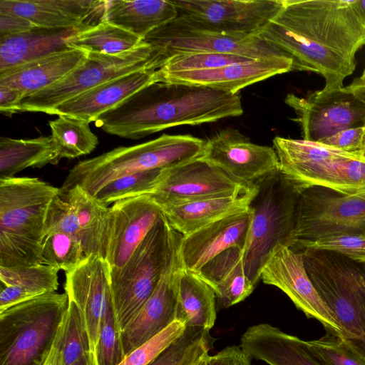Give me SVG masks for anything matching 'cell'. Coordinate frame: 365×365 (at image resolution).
<instances>
[{
  "mask_svg": "<svg viewBox=\"0 0 365 365\" xmlns=\"http://www.w3.org/2000/svg\"><path fill=\"white\" fill-rule=\"evenodd\" d=\"M257 36L292 60V71H312L322 89L343 88L365 46V14L359 0H283L275 19Z\"/></svg>",
  "mask_w": 365,
  "mask_h": 365,
  "instance_id": "6da1fadb",
  "label": "cell"
},
{
  "mask_svg": "<svg viewBox=\"0 0 365 365\" xmlns=\"http://www.w3.org/2000/svg\"><path fill=\"white\" fill-rule=\"evenodd\" d=\"M243 113L240 95L205 86L155 81L96 121L105 132L138 140L160 130Z\"/></svg>",
  "mask_w": 365,
  "mask_h": 365,
  "instance_id": "7a4b0ae2",
  "label": "cell"
},
{
  "mask_svg": "<svg viewBox=\"0 0 365 365\" xmlns=\"http://www.w3.org/2000/svg\"><path fill=\"white\" fill-rule=\"evenodd\" d=\"M59 192L38 178L0 179V267L41 264L47 212Z\"/></svg>",
  "mask_w": 365,
  "mask_h": 365,
  "instance_id": "3957f363",
  "label": "cell"
},
{
  "mask_svg": "<svg viewBox=\"0 0 365 365\" xmlns=\"http://www.w3.org/2000/svg\"><path fill=\"white\" fill-rule=\"evenodd\" d=\"M205 141L190 135L163 134L129 147H118L80 161L68 172L61 189L80 186L92 196L121 176L154 169H171L202 155Z\"/></svg>",
  "mask_w": 365,
  "mask_h": 365,
  "instance_id": "277c9868",
  "label": "cell"
},
{
  "mask_svg": "<svg viewBox=\"0 0 365 365\" xmlns=\"http://www.w3.org/2000/svg\"><path fill=\"white\" fill-rule=\"evenodd\" d=\"M298 251L314 287L341 328L338 338L365 361V263L332 252Z\"/></svg>",
  "mask_w": 365,
  "mask_h": 365,
  "instance_id": "5b68a950",
  "label": "cell"
},
{
  "mask_svg": "<svg viewBox=\"0 0 365 365\" xmlns=\"http://www.w3.org/2000/svg\"><path fill=\"white\" fill-rule=\"evenodd\" d=\"M255 185L257 191L249 205L252 222L243 257L245 274L256 286L274 248L288 244L301 188L280 170Z\"/></svg>",
  "mask_w": 365,
  "mask_h": 365,
  "instance_id": "8992f818",
  "label": "cell"
},
{
  "mask_svg": "<svg viewBox=\"0 0 365 365\" xmlns=\"http://www.w3.org/2000/svg\"><path fill=\"white\" fill-rule=\"evenodd\" d=\"M68 304L46 293L0 313V365H43Z\"/></svg>",
  "mask_w": 365,
  "mask_h": 365,
  "instance_id": "52a82bcc",
  "label": "cell"
},
{
  "mask_svg": "<svg viewBox=\"0 0 365 365\" xmlns=\"http://www.w3.org/2000/svg\"><path fill=\"white\" fill-rule=\"evenodd\" d=\"M148 68L158 69L159 62L155 51L143 41L133 49L118 54L88 52L84 61L60 81L23 98L17 113L48 114L60 104L100 84Z\"/></svg>",
  "mask_w": 365,
  "mask_h": 365,
  "instance_id": "ba28073f",
  "label": "cell"
},
{
  "mask_svg": "<svg viewBox=\"0 0 365 365\" xmlns=\"http://www.w3.org/2000/svg\"><path fill=\"white\" fill-rule=\"evenodd\" d=\"M170 227L164 217L150 230L125 266L110 272L115 314L120 333L143 307L160 279L168 250Z\"/></svg>",
  "mask_w": 365,
  "mask_h": 365,
  "instance_id": "9c48e42d",
  "label": "cell"
},
{
  "mask_svg": "<svg viewBox=\"0 0 365 365\" xmlns=\"http://www.w3.org/2000/svg\"><path fill=\"white\" fill-rule=\"evenodd\" d=\"M178 15L170 21L191 30L233 36L259 34L279 14L283 0H171Z\"/></svg>",
  "mask_w": 365,
  "mask_h": 365,
  "instance_id": "30bf717a",
  "label": "cell"
},
{
  "mask_svg": "<svg viewBox=\"0 0 365 365\" xmlns=\"http://www.w3.org/2000/svg\"><path fill=\"white\" fill-rule=\"evenodd\" d=\"M342 234H365V192L345 195L320 186L302 188L287 246Z\"/></svg>",
  "mask_w": 365,
  "mask_h": 365,
  "instance_id": "8fae6325",
  "label": "cell"
},
{
  "mask_svg": "<svg viewBox=\"0 0 365 365\" xmlns=\"http://www.w3.org/2000/svg\"><path fill=\"white\" fill-rule=\"evenodd\" d=\"M142 41L155 51L160 67L170 57L185 53H231L252 59L289 57L257 36H233L191 30L171 22L155 29Z\"/></svg>",
  "mask_w": 365,
  "mask_h": 365,
  "instance_id": "7c38bea8",
  "label": "cell"
},
{
  "mask_svg": "<svg viewBox=\"0 0 365 365\" xmlns=\"http://www.w3.org/2000/svg\"><path fill=\"white\" fill-rule=\"evenodd\" d=\"M284 102L294 111L293 120L300 125L305 140L320 142L365 123V103L344 86L329 92L314 91L304 96L289 93Z\"/></svg>",
  "mask_w": 365,
  "mask_h": 365,
  "instance_id": "4fadbf2b",
  "label": "cell"
},
{
  "mask_svg": "<svg viewBox=\"0 0 365 365\" xmlns=\"http://www.w3.org/2000/svg\"><path fill=\"white\" fill-rule=\"evenodd\" d=\"M182 237L170 226L168 250L160 279L138 313L121 331L125 356L176 321L178 287L183 270L180 255Z\"/></svg>",
  "mask_w": 365,
  "mask_h": 365,
  "instance_id": "5bb4252c",
  "label": "cell"
},
{
  "mask_svg": "<svg viewBox=\"0 0 365 365\" xmlns=\"http://www.w3.org/2000/svg\"><path fill=\"white\" fill-rule=\"evenodd\" d=\"M108 210L78 185L66 191L60 188L48 207L44 235L56 231L69 234L80 242L87 257L105 259Z\"/></svg>",
  "mask_w": 365,
  "mask_h": 365,
  "instance_id": "9a60e30c",
  "label": "cell"
},
{
  "mask_svg": "<svg viewBox=\"0 0 365 365\" xmlns=\"http://www.w3.org/2000/svg\"><path fill=\"white\" fill-rule=\"evenodd\" d=\"M260 279L284 292L297 308L320 322L329 334L340 337L341 328L310 279L301 252L278 245L264 264Z\"/></svg>",
  "mask_w": 365,
  "mask_h": 365,
  "instance_id": "2e32d148",
  "label": "cell"
},
{
  "mask_svg": "<svg viewBox=\"0 0 365 365\" xmlns=\"http://www.w3.org/2000/svg\"><path fill=\"white\" fill-rule=\"evenodd\" d=\"M164 217L162 207L150 195L120 200L109 207L105 259L110 272L125 266L150 230Z\"/></svg>",
  "mask_w": 365,
  "mask_h": 365,
  "instance_id": "e0dca14e",
  "label": "cell"
},
{
  "mask_svg": "<svg viewBox=\"0 0 365 365\" xmlns=\"http://www.w3.org/2000/svg\"><path fill=\"white\" fill-rule=\"evenodd\" d=\"M200 158L249 186L279 170L274 148L253 143L232 128L224 129L205 141Z\"/></svg>",
  "mask_w": 365,
  "mask_h": 365,
  "instance_id": "ac0fdd59",
  "label": "cell"
},
{
  "mask_svg": "<svg viewBox=\"0 0 365 365\" xmlns=\"http://www.w3.org/2000/svg\"><path fill=\"white\" fill-rule=\"evenodd\" d=\"M253 186L236 181L218 167L200 158L168 169L163 181L148 195L161 207L234 195Z\"/></svg>",
  "mask_w": 365,
  "mask_h": 365,
  "instance_id": "d6986e66",
  "label": "cell"
},
{
  "mask_svg": "<svg viewBox=\"0 0 365 365\" xmlns=\"http://www.w3.org/2000/svg\"><path fill=\"white\" fill-rule=\"evenodd\" d=\"M65 274V293L81 312L96 365L95 351L101 324L113 301L109 264L105 259L92 255Z\"/></svg>",
  "mask_w": 365,
  "mask_h": 365,
  "instance_id": "ffe728a7",
  "label": "cell"
},
{
  "mask_svg": "<svg viewBox=\"0 0 365 365\" xmlns=\"http://www.w3.org/2000/svg\"><path fill=\"white\" fill-rule=\"evenodd\" d=\"M292 71L289 57L252 59L216 68L159 73L157 81L195 85L231 93L272 76Z\"/></svg>",
  "mask_w": 365,
  "mask_h": 365,
  "instance_id": "44dd1931",
  "label": "cell"
},
{
  "mask_svg": "<svg viewBox=\"0 0 365 365\" xmlns=\"http://www.w3.org/2000/svg\"><path fill=\"white\" fill-rule=\"evenodd\" d=\"M252 222L250 208L182 236L180 255L184 269L197 273L214 257L232 248L245 250Z\"/></svg>",
  "mask_w": 365,
  "mask_h": 365,
  "instance_id": "7402d4cb",
  "label": "cell"
},
{
  "mask_svg": "<svg viewBox=\"0 0 365 365\" xmlns=\"http://www.w3.org/2000/svg\"><path fill=\"white\" fill-rule=\"evenodd\" d=\"M106 0H0V13L24 18L36 27L86 29L103 21Z\"/></svg>",
  "mask_w": 365,
  "mask_h": 365,
  "instance_id": "603a6c76",
  "label": "cell"
},
{
  "mask_svg": "<svg viewBox=\"0 0 365 365\" xmlns=\"http://www.w3.org/2000/svg\"><path fill=\"white\" fill-rule=\"evenodd\" d=\"M156 71L143 68L105 82L60 104L48 114L96 122L102 114L157 81Z\"/></svg>",
  "mask_w": 365,
  "mask_h": 365,
  "instance_id": "cb8c5ba5",
  "label": "cell"
},
{
  "mask_svg": "<svg viewBox=\"0 0 365 365\" xmlns=\"http://www.w3.org/2000/svg\"><path fill=\"white\" fill-rule=\"evenodd\" d=\"M240 347L250 359L269 365H324L307 341L269 324L250 327L241 337Z\"/></svg>",
  "mask_w": 365,
  "mask_h": 365,
  "instance_id": "d4e9b609",
  "label": "cell"
},
{
  "mask_svg": "<svg viewBox=\"0 0 365 365\" xmlns=\"http://www.w3.org/2000/svg\"><path fill=\"white\" fill-rule=\"evenodd\" d=\"M88 52L71 48L0 72V86L14 88L25 97L60 81L86 58Z\"/></svg>",
  "mask_w": 365,
  "mask_h": 365,
  "instance_id": "484cf974",
  "label": "cell"
},
{
  "mask_svg": "<svg viewBox=\"0 0 365 365\" xmlns=\"http://www.w3.org/2000/svg\"><path fill=\"white\" fill-rule=\"evenodd\" d=\"M257 191L249 190L230 196L217 197L161 206L171 227L182 236L249 207Z\"/></svg>",
  "mask_w": 365,
  "mask_h": 365,
  "instance_id": "4316f807",
  "label": "cell"
},
{
  "mask_svg": "<svg viewBox=\"0 0 365 365\" xmlns=\"http://www.w3.org/2000/svg\"><path fill=\"white\" fill-rule=\"evenodd\" d=\"M282 173L301 188L320 186L345 195L365 192V156L326 160Z\"/></svg>",
  "mask_w": 365,
  "mask_h": 365,
  "instance_id": "83f0119b",
  "label": "cell"
},
{
  "mask_svg": "<svg viewBox=\"0 0 365 365\" xmlns=\"http://www.w3.org/2000/svg\"><path fill=\"white\" fill-rule=\"evenodd\" d=\"M83 30L35 27L20 34L0 36V72L71 48L68 45L69 38Z\"/></svg>",
  "mask_w": 365,
  "mask_h": 365,
  "instance_id": "f1b7e54d",
  "label": "cell"
},
{
  "mask_svg": "<svg viewBox=\"0 0 365 365\" xmlns=\"http://www.w3.org/2000/svg\"><path fill=\"white\" fill-rule=\"evenodd\" d=\"M244 250L230 248L208 262L197 274L215 291L218 304L227 308L247 298L255 286L244 267Z\"/></svg>",
  "mask_w": 365,
  "mask_h": 365,
  "instance_id": "f546056e",
  "label": "cell"
},
{
  "mask_svg": "<svg viewBox=\"0 0 365 365\" xmlns=\"http://www.w3.org/2000/svg\"><path fill=\"white\" fill-rule=\"evenodd\" d=\"M178 15L171 0H106L103 21L119 26L142 39Z\"/></svg>",
  "mask_w": 365,
  "mask_h": 365,
  "instance_id": "4dcf8cb0",
  "label": "cell"
},
{
  "mask_svg": "<svg viewBox=\"0 0 365 365\" xmlns=\"http://www.w3.org/2000/svg\"><path fill=\"white\" fill-rule=\"evenodd\" d=\"M61 159L51 135L31 139L0 138V179L14 177L28 168L56 165Z\"/></svg>",
  "mask_w": 365,
  "mask_h": 365,
  "instance_id": "1f68e13d",
  "label": "cell"
},
{
  "mask_svg": "<svg viewBox=\"0 0 365 365\" xmlns=\"http://www.w3.org/2000/svg\"><path fill=\"white\" fill-rule=\"evenodd\" d=\"M216 294L197 274L183 269L179 282L176 321L210 330L215 323Z\"/></svg>",
  "mask_w": 365,
  "mask_h": 365,
  "instance_id": "d6a6232c",
  "label": "cell"
},
{
  "mask_svg": "<svg viewBox=\"0 0 365 365\" xmlns=\"http://www.w3.org/2000/svg\"><path fill=\"white\" fill-rule=\"evenodd\" d=\"M81 359L89 360L95 365L83 316L76 304L68 299L67 309L43 365H71Z\"/></svg>",
  "mask_w": 365,
  "mask_h": 365,
  "instance_id": "836d02e7",
  "label": "cell"
},
{
  "mask_svg": "<svg viewBox=\"0 0 365 365\" xmlns=\"http://www.w3.org/2000/svg\"><path fill=\"white\" fill-rule=\"evenodd\" d=\"M142 38L119 26L103 21L69 38L71 48L104 54H118L130 51Z\"/></svg>",
  "mask_w": 365,
  "mask_h": 365,
  "instance_id": "e575fe53",
  "label": "cell"
},
{
  "mask_svg": "<svg viewBox=\"0 0 365 365\" xmlns=\"http://www.w3.org/2000/svg\"><path fill=\"white\" fill-rule=\"evenodd\" d=\"M48 125L61 158L71 159L88 155L98 143L97 135L85 120L58 115Z\"/></svg>",
  "mask_w": 365,
  "mask_h": 365,
  "instance_id": "d590c367",
  "label": "cell"
},
{
  "mask_svg": "<svg viewBox=\"0 0 365 365\" xmlns=\"http://www.w3.org/2000/svg\"><path fill=\"white\" fill-rule=\"evenodd\" d=\"M212 342L210 330L186 327L182 334L148 365H195L208 355Z\"/></svg>",
  "mask_w": 365,
  "mask_h": 365,
  "instance_id": "8d00e7d4",
  "label": "cell"
},
{
  "mask_svg": "<svg viewBox=\"0 0 365 365\" xmlns=\"http://www.w3.org/2000/svg\"><path fill=\"white\" fill-rule=\"evenodd\" d=\"M168 170L154 169L121 176L106 184L93 196L108 207L120 200L150 194L163 181Z\"/></svg>",
  "mask_w": 365,
  "mask_h": 365,
  "instance_id": "74e56055",
  "label": "cell"
},
{
  "mask_svg": "<svg viewBox=\"0 0 365 365\" xmlns=\"http://www.w3.org/2000/svg\"><path fill=\"white\" fill-rule=\"evenodd\" d=\"M59 269L43 264L0 267V282L7 286H16L35 297L56 292L58 287Z\"/></svg>",
  "mask_w": 365,
  "mask_h": 365,
  "instance_id": "f35d334b",
  "label": "cell"
},
{
  "mask_svg": "<svg viewBox=\"0 0 365 365\" xmlns=\"http://www.w3.org/2000/svg\"><path fill=\"white\" fill-rule=\"evenodd\" d=\"M87 258L80 242L63 232L46 234L42 241L41 264L69 272Z\"/></svg>",
  "mask_w": 365,
  "mask_h": 365,
  "instance_id": "ab89813d",
  "label": "cell"
},
{
  "mask_svg": "<svg viewBox=\"0 0 365 365\" xmlns=\"http://www.w3.org/2000/svg\"><path fill=\"white\" fill-rule=\"evenodd\" d=\"M252 60L231 53L195 52L174 55L157 69L159 73L207 70Z\"/></svg>",
  "mask_w": 365,
  "mask_h": 365,
  "instance_id": "60d3db41",
  "label": "cell"
},
{
  "mask_svg": "<svg viewBox=\"0 0 365 365\" xmlns=\"http://www.w3.org/2000/svg\"><path fill=\"white\" fill-rule=\"evenodd\" d=\"M294 250L332 252L359 263H365V234H342L297 242Z\"/></svg>",
  "mask_w": 365,
  "mask_h": 365,
  "instance_id": "b9f144b4",
  "label": "cell"
},
{
  "mask_svg": "<svg viewBox=\"0 0 365 365\" xmlns=\"http://www.w3.org/2000/svg\"><path fill=\"white\" fill-rule=\"evenodd\" d=\"M121 333L118 329L113 300L103 317L95 351L96 365H118L124 359Z\"/></svg>",
  "mask_w": 365,
  "mask_h": 365,
  "instance_id": "7bdbcfd3",
  "label": "cell"
},
{
  "mask_svg": "<svg viewBox=\"0 0 365 365\" xmlns=\"http://www.w3.org/2000/svg\"><path fill=\"white\" fill-rule=\"evenodd\" d=\"M185 327L180 322H173L160 333L127 354L118 365H148L182 334Z\"/></svg>",
  "mask_w": 365,
  "mask_h": 365,
  "instance_id": "ee69618b",
  "label": "cell"
},
{
  "mask_svg": "<svg viewBox=\"0 0 365 365\" xmlns=\"http://www.w3.org/2000/svg\"><path fill=\"white\" fill-rule=\"evenodd\" d=\"M313 354L324 365H365V361L347 348L333 334L307 341Z\"/></svg>",
  "mask_w": 365,
  "mask_h": 365,
  "instance_id": "f6af8a7d",
  "label": "cell"
},
{
  "mask_svg": "<svg viewBox=\"0 0 365 365\" xmlns=\"http://www.w3.org/2000/svg\"><path fill=\"white\" fill-rule=\"evenodd\" d=\"M364 131V125L353 127L341 130L319 143L343 151L363 154Z\"/></svg>",
  "mask_w": 365,
  "mask_h": 365,
  "instance_id": "bcb514c9",
  "label": "cell"
},
{
  "mask_svg": "<svg viewBox=\"0 0 365 365\" xmlns=\"http://www.w3.org/2000/svg\"><path fill=\"white\" fill-rule=\"evenodd\" d=\"M250 357L238 346L224 348L215 355L208 356L207 365H250Z\"/></svg>",
  "mask_w": 365,
  "mask_h": 365,
  "instance_id": "7dc6e473",
  "label": "cell"
},
{
  "mask_svg": "<svg viewBox=\"0 0 365 365\" xmlns=\"http://www.w3.org/2000/svg\"><path fill=\"white\" fill-rule=\"evenodd\" d=\"M0 313L7 309L36 297L31 292L16 286L0 285Z\"/></svg>",
  "mask_w": 365,
  "mask_h": 365,
  "instance_id": "c3c4849f",
  "label": "cell"
},
{
  "mask_svg": "<svg viewBox=\"0 0 365 365\" xmlns=\"http://www.w3.org/2000/svg\"><path fill=\"white\" fill-rule=\"evenodd\" d=\"M36 26L29 20L11 14L0 13V36L20 34Z\"/></svg>",
  "mask_w": 365,
  "mask_h": 365,
  "instance_id": "681fc988",
  "label": "cell"
},
{
  "mask_svg": "<svg viewBox=\"0 0 365 365\" xmlns=\"http://www.w3.org/2000/svg\"><path fill=\"white\" fill-rule=\"evenodd\" d=\"M24 95L14 88L0 86V110L1 113L11 115L17 113V108Z\"/></svg>",
  "mask_w": 365,
  "mask_h": 365,
  "instance_id": "f907efd6",
  "label": "cell"
},
{
  "mask_svg": "<svg viewBox=\"0 0 365 365\" xmlns=\"http://www.w3.org/2000/svg\"><path fill=\"white\" fill-rule=\"evenodd\" d=\"M344 88L351 93L365 91V69L359 77L356 78L349 85L344 86Z\"/></svg>",
  "mask_w": 365,
  "mask_h": 365,
  "instance_id": "816d5d0a",
  "label": "cell"
},
{
  "mask_svg": "<svg viewBox=\"0 0 365 365\" xmlns=\"http://www.w3.org/2000/svg\"><path fill=\"white\" fill-rule=\"evenodd\" d=\"M71 365H93L89 360L87 359H81L78 360Z\"/></svg>",
  "mask_w": 365,
  "mask_h": 365,
  "instance_id": "f5cc1de1",
  "label": "cell"
},
{
  "mask_svg": "<svg viewBox=\"0 0 365 365\" xmlns=\"http://www.w3.org/2000/svg\"><path fill=\"white\" fill-rule=\"evenodd\" d=\"M351 93L354 94L356 97L365 103V91H356Z\"/></svg>",
  "mask_w": 365,
  "mask_h": 365,
  "instance_id": "db71d44e",
  "label": "cell"
},
{
  "mask_svg": "<svg viewBox=\"0 0 365 365\" xmlns=\"http://www.w3.org/2000/svg\"><path fill=\"white\" fill-rule=\"evenodd\" d=\"M209 354L202 358L197 364L195 365H207V357Z\"/></svg>",
  "mask_w": 365,
  "mask_h": 365,
  "instance_id": "11a10c76",
  "label": "cell"
},
{
  "mask_svg": "<svg viewBox=\"0 0 365 365\" xmlns=\"http://www.w3.org/2000/svg\"><path fill=\"white\" fill-rule=\"evenodd\" d=\"M359 3H360L362 10L364 11V12L365 14V0H359Z\"/></svg>",
  "mask_w": 365,
  "mask_h": 365,
  "instance_id": "9f6ffc18",
  "label": "cell"
},
{
  "mask_svg": "<svg viewBox=\"0 0 365 365\" xmlns=\"http://www.w3.org/2000/svg\"><path fill=\"white\" fill-rule=\"evenodd\" d=\"M364 127H365V123H364ZM363 155L365 156V131H364V145H363Z\"/></svg>",
  "mask_w": 365,
  "mask_h": 365,
  "instance_id": "6f0895ef",
  "label": "cell"
}]
</instances>
